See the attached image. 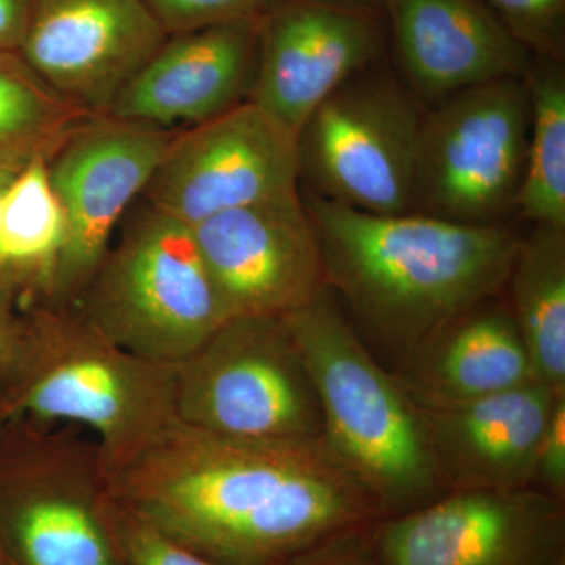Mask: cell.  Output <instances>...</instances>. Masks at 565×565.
<instances>
[{"label": "cell", "instance_id": "16", "mask_svg": "<svg viewBox=\"0 0 565 565\" xmlns=\"http://www.w3.org/2000/svg\"><path fill=\"white\" fill-rule=\"evenodd\" d=\"M258 20L169 35L122 87L107 115L163 129L191 128L248 102Z\"/></svg>", "mask_w": 565, "mask_h": 565}, {"label": "cell", "instance_id": "24", "mask_svg": "<svg viewBox=\"0 0 565 565\" xmlns=\"http://www.w3.org/2000/svg\"><path fill=\"white\" fill-rule=\"evenodd\" d=\"M534 57L565 62V0H479Z\"/></svg>", "mask_w": 565, "mask_h": 565}, {"label": "cell", "instance_id": "13", "mask_svg": "<svg viewBox=\"0 0 565 565\" xmlns=\"http://www.w3.org/2000/svg\"><path fill=\"white\" fill-rule=\"evenodd\" d=\"M192 233L228 319L285 318L329 288L300 191L212 215Z\"/></svg>", "mask_w": 565, "mask_h": 565}, {"label": "cell", "instance_id": "31", "mask_svg": "<svg viewBox=\"0 0 565 565\" xmlns=\"http://www.w3.org/2000/svg\"><path fill=\"white\" fill-rule=\"evenodd\" d=\"M17 173L7 172V170H0V203H2L3 193H6L7 188H9V184L11 180H13V177ZM10 297L9 292H7L6 285H3L2 280V274H0V307L7 308V310H10Z\"/></svg>", "mask_w": 565, "mask_h": 565}, {"label": "cell", "instance_id": "11", "mask_svg": "<svg viewBox=\"0 0 565 565\" xmlns=\"http://www.w3.org/2000/svg\"><path fill=\"white\" fill-rule=\"evenodd\" d=\"M178 129L96 115L47 162L66 218L51 303H77L110 248L115 226L145 192Z\"/></svg>", "mask_w": 565, "mask_h": 565}, {"label": "cell", "instance_id": "28", "mask_svg": "<svg viewBox=\"0 0 565 565\" xmlns=\"http://www.w3.org/2000/svg\"><path fill=\"white\" fill-rule=\"evenodd\" d=\"M370 527L337 535L278 565H381L367 535Z\"/></svg>", "mask_w": 565, "mask_h": 565}, {"label": "cell", "instance_id": "2", "mask_svg": "<svg viewBox=\"0 0 565 565\" xmlns=\"http://www.w3.org/2000/svg\"><path fill=\"white\" fill-rule=\"evenodd\" d=\"M327 286L353 330L394 374L456 316L504 292L522 234L379 215L302 193Z\"/></svg>", "mask_w": 565, "mask_h": 565}, {"label": "cell", "instance_id": "27", "mask_svg": "<svg viewBox=\"0 0 565 565\" xmlns=\"http://www.w3.org/2000/svg\"><path fill=\"white\" fill-rule=\"evenodd\" d=\"M533 487L565 501V393L557 394L542 435Z\"/></svg>", "mask_w": 565, "mask_h": 565}, {"label": "cell", "instance_id": "33", "mask_svg": "<svg viewBox=\"0 0 565 565\" xmlns=\"http://www.w3.org/2000/svg\"><path fill=\"white\" fill-rule=\"evenodd\" d=\"M0 565H10L9 561H7L6 555H3L2 548H0Z\"/></svg>", "mask_w": 565, "mask_h": 565}, {"label": "cell", "instance_id": "3", "mask_svg": "<svg viewBox=\"0 0 565 565\" xmlns=\"http://www.w3.org/2000/svg\"><path fill=\"white\" fill-rule=\"evenodd\" d=\"M285 321L318 394L323 440L385 516L451 492L423 408L363 343L330 288Z\"/></svg>", "mask_w": 565, "mask_h": 565}, {"label": "cell", "instance_id": "21", "mask_svg": "<svg viewBox=\"0 0 565 565\" xmlns=\"http://www.w3.org/2000/svg\"><path fill=\"white\" fill-rule=\"evenodd\" d=\"M66 243V218L47 162L14 174L0 203V274L10 300L25 310L47 302Z\"/></svg>", "mask_w": 565, "mask_h": 565}, {"label": "cell", "instance_id": "22", "mask_svg": "<svg viewBox=\"0 0 565 565\" xmlns=\"http://www.w3.org/2000/svg\"><path fill=\"white\" fill-rule=\"evenodd\" d=\"M95 111L51 87L18 51H0V170L50 162Z\"/></svg>", "mask_w": 565, "mask_h": 565}, {"label": "cell", "instance_id": "9", "mask_svg": "<svg viewBox=\"0 0 565 565\" xmlns=\"http://www.w3.org/2000/svg\"><path fill=\"white\" fill-rule=\"evenodd\" d=\"M177 418L228 437H322L318 394L285 318L230 319L178 363Z\"/></svg>", "mask_w": 565, "mask_h": 565}, {"label": "cell", "instance_id": "6", "mask_svg": "<svg viewBox=\"0 0 565 565\" xmlns=\"http://www.w3.org/2000/svg\"><path fill=\"white\" fill-rule=\"evenodd\" d=\"M77 305L115 344L172 364L230 321L191 226L151 206L125 226Z\"/></svg>", "mask_w": 565, "mask_h": 565}, {"label": "cell", "instance_id": "18", "mask_svg": "<svg viewBox=\"0 0 565 565\" xmlns=\"http://www.w3.org/2000/svg\"><path fill=\"white\" fill-rule=\"evenodd\" d=\"M557 394L533 381L455 407L423 408L452 489L533 487L539 446Z\"/></svg>", "mask_w": 565, "mask_h": 565}, {"label": "cell", "instance_id": "30", "mask_svg": "<svg viewBox=\"0 0 565 565\" xmlns=\"http://www.w3.org/2000/svg\"><path fill=\"white\" fill-rule=\"evenodd\" d=\"M32 0H0V51H18L24 39Z\"/></svg>", "mask_w": 565, "mask_h": 565}, {"label": "cell", "instance_id": "1", "mask_svg": "<svg viewBox=\"0 0 565 565\" xmlns=\"http://www.w3.org/2000/svg\"><path fill=\"white\" fill-rule=\"evenodd\" d=\"M107 476L117 503L218 565H278L385 516L322 437H228L174 418Z\"/></svg>", "mask_w": 565, "mask_h": 565}, {"label": "cell", "instance_id": "15", "mask_svg": "<svg viewBox=\"0 0 565 565\" xmlns=\"http://www.w3.org/2000/svg\"><path fill=\"white\" fill-rule=\"evenodd\" d=\"M167 39L145 0H32L18 52L71 102L107 115Z\"/></svg>", "mask_w": 565, "mask_h": 565}, {"label": "cell", "instance_id": "12", "mask_svg": "<svg viewBox=\"0 0 565 565\" xmlns=\"http://www.w3.org/2000/svg\"><path fill=\"white\" fill-rule=\"evenodd\" d=\"M300 191L297 134L252 102L178 131L145 189L148 206L195 226Z\"/></svg>", "mask_w": 565, "mask_h": 565}, {"label": "cell", "instance_id": "26", "mask_svg": "<svg viewBox=\"0 0 565 565\" xmlns=\"http://www.w3.org/2000/svg\"><path fill=\"white\" fill-rule=\"evenodd\" d=\"M167 35L253 20L273 0H145Z\"/></svg>", "mask_w": 565, "mask_h": 565}, {"label": "cell", "instance_id": "19", "mask_svg": "<svg viewBox=\"0 0 565 565\" xmlns=\"http://www.w3.org/2000/svg\"><path fill=\"white\" fill-rule=\"evenodd\" d=\"M422 408H446L535 381L504 294L456 316L396 373Z\"/></svg>", "mask_w": 565, "mask_h": 565}, {"label": "cell", "instance_id": "23", "mask_svg": "<svg viewBox=\"0 0 565 565\" xmlns=\"http://www.w3.org/2000/svg\"><path fill=\"white\" fill-rule=\"evenodd\" d=\"M531 129L520 221L565 228V63L534 57L525 76Z\"/></svg>", "mask_w": 565, "mask_h": 565}, {"label": "cell", "instance_id": "29", "mask_svg": "<svg viewBox=\"0 0 565 565\" xmlns=\"http://www.w3.org/2000/svg\"><path fill=\"white\" fill-rule=\"evenodd\" d=\"M25 355L24 316L0 307V399L6 401L20 379Z\"/></svg>", "mask_w": 565, "mask_h": 565}, {"label": "cell", "instance_id": "20", "mask_svg": "<svg viewBox=\"0 0 565 565\" xmlns=\"http://www.w3.org/2000/svg\"><path fill=\"white\" fill-rule=\"evenodd\" d=\"M503 294L535 381L565 392V228L533 225L522 236Z\"/></svg>", "mask_w": 565, "mask_h": 565}, {"label": "cell", "instance_id": "10", "mask_svg": "<svg viewBox=\"0 0 565 565\" xmlns=\"http://www.w3.org/2000/svg\"><path fill=\"white\" fill-rule=\"evenodd\" d=\"M367 535L381 565H565V501L535 487L452 489Z\"/></svg>", "mask_w": 565, "mask_h": 565}, {"label": "cell", "instance_id": "7", "mask_svg": "<svg viewBox=\"0 0 565 565\" xmlns=\"http://www.w3.org/2000/svg\"><path fill=\"white\" fill-rule=\"evenodd\" d=\"M423 104L375 65L343 82L297 132L305 193L370 214H412Z\"/></svg>", "mask_w": 565, "mask_h": 565}, {"label": "cell", "instance_id": "5", "mask_svg": "<svg viewBox=\"0 0 565 565\" xmlns=\"http://www.w3.org/2000/svg\"><path fill=\"white\" fill-rule=\"evenodd\" d=\"M13 418L0 434V548L9 564L128 565L96 441L74 424Z\"/></svg>", "mask_w": 565, "mask_h": 565}, {"label": "cell", "instance_id": "34", "mask_svg": "<svg viewBox=\"0 0 565 565\" xmlns=\"http://www.w3.org/2000/svg\"><path fill=\"white\" fill-rule=\"evenodd\" d=\"M3 416H6V414H3V403L2 399H0V418H3Z\"/></svg>", "mask_w": 565, "mask_h": 565}, {"label": "cell", "instance_id": "4", "mask_svg": "<svg viewBox=\"0 0 565 565\" xmlns=\"http://www.w3.org/2000/svg\"><path fill=\"white\" fill-rule=\"evenodd\" d=\"M24 323L20 379L3 401L9 418L88 427L107 475L177 418L178 364L115 344L77 303L33 305Z\"/></svg>", "mask_w": 565, "mask_h": 565}, {"label": "cell", "instance_id": "8", "mask_svg": "<svg viewBox=\"0 0 565 565\" xmlns=\"http://www.w3.org/2000/svg\"><path fill=\"white\" fill-rule=\"evenodd\" d=\"M530 129L525 77L478 85L424 109L412 212L462 225L509 223Z\"/></svg>", "mask_w": 565, "mask_h": 565}, {"label": "cell", "instance_id": "14", "mask_svg": "<svg viewBox=\"0 0 565 565\" xmlns=\"http://www.w3.org/2000/svg\"><path fill=\"white\" fill-rule=\"evenodd\" d=\"M384 43L371 7L348 0H273L259 14L248 102L297 134L330 93L381 61Z\"/></svg>", "mask_w": 565, "mask_h": 565}, {"label": "cell", "instance_id": "32", "mask_svg": "<svg viewBox=\"0 0 565 565\" xmlns=\"http://www.w3.org/2000/svg\"><path fill=\"white\" fill-rule=\"evenodd\" d=\"M348 2L360 3V6L375 7L385 6L386 0H348Z\"/></svg>", "mask_w": 565, "mask_h": 565}, {"label": "cell", "instance_id": "25", "mask_svg": "<svg viewBox=\"0 0 565 565\" xmlns=\"http://www.w3.org/2000/svg\"><path fill=\"white\" fill-rule=\"evenodd\" d=\"M114 523L128 565H218L178 544L115 500Z\"/></svg>", "mask_w": 565, "mask_h": 565}, {"label": "cell", "instance_id": "17", "mask_svg": "<svg viewBox=\"0 0 565 565\" xmlns=\"http://www.w3.org/2000/svg\"><path fill=\"white\" fill-rule=\"evenodd\" d=\"M401 79L424 109L478 85L525 77L534 55L479 0H386Z\"/></svg>", "mask_w": 565, "mask_h": 565}]
</instances>
